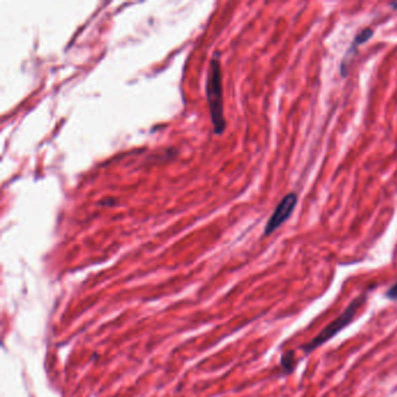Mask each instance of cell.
Here are the masks:
<instances>
[{
	"label": "cell",
	"instance_id": "cell-4",
	"mask_svg": "<svg viewBox=\"0 0 397 397\" xmlns=\"http://www.w3.org/2000/svg\"><path fill=\"white\" fill-rule=\"evenodd\" d=\"M281 368H282V372L284 375H289L291 373H294L295 368L297 366V361L296 358H295V352L294 351H288V352H284L282 356H281Z\"/></svg>",
	"mask_w": 397,
	"mask_h": 397
},
{
	"label": "cell",
	"instance_id": "cell-5",
	"mask_svg": "<svg viewBox=\"0 0 397 397\" xmlns=\"http://www.w3.org/2000/svg\"><path fill=\"white\" fill-rule=\"evenodd\" d=\"M386 297L392 301H397V282L386 291Z\"/></svg>",
	"mask_w": 397,
	"mask_h": 397
},
{
	"label": "cell",
	"instance_id": "cell-3",
	"mask_svg": "<svg viewBox=\"0 0 397 397\" xmlns=\"http://www.w3.org/2000/svg\"><path fill=\"white\" fill-rule=\"evenodd\" d=\"M297 196L294 192H290L288 194L286 197H284L281 202L279 203V205L276 206L275 211H274L272 217L269 218L268 223L266 225L265 228V235L272 234L274 231L277 230L281 225L286 223V221L289 219L293 214L295 207H296L297 204Z\"/></svg>",
	"mask_w": 397,
	"mask_h": 397
},
{
	"label": "cell",
	"instance_id": "cell-2",
	"mask_svg": "<svg viewBox=\"0 0 397 397\" xmlns=\"http://www.w3.org/2000/svg\"><path fill=\"white\" fill-rule=\"evenodd\" d=\"M366 300H367L366 293L354 298V300L347 305L345 310L342 312V315H339L336 319H333L329 325H326L325 328L323 329L315 338H312L308 344L301 346V350L303 351L305 354H310L314 352L315 350H317L319 346L324 345L325 343L331 340L333 337H336L339 332H342L344 329L347 328V326L353 322V319L356 318L357 316L358 310L366 303Z\"/></svg>",
	"mask_w": 397,
	"mask_h": 397
},
{
	"label": "cell",
	"instance_id": "cell-1",
	"mask_svg": "<svg viewBox=\"0 0 397 397\" xmlns=\"http://www.w3.org/2000/svg\"><path fill=\"white\" fill-rule=\"evenodd\" d=\"M206 98L210 107V114L212 119L213 129L216 134H221L226 127L224 118L223 105V86H221L220 63L217 54L211 58L209 71L206 78Z\"/></svg>",
	"mask_w": 397,
	"mask_h": 397
},
{
	"label": "cell",
	"instance_id": "cell-6",
	"mask_svg": "<svg viewBox=\"0 0 397 397\" xmlns=\"http://www.w3.org/2000/svg\"><path fill=\"white\" fill-rule=\"evenodd\" d=\"M392 7H394V8H397V3H392Z\"/></svg>",
	"mask_w": 397,
	"mask_h": 397
}]
</instances>
